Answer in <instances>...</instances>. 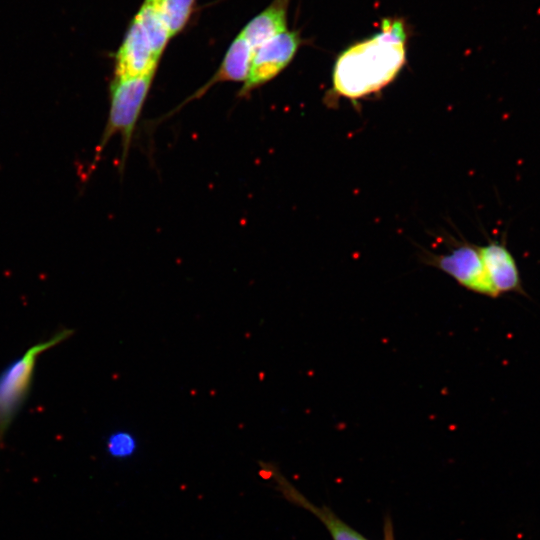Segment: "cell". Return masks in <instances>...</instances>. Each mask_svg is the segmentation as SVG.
Wrapping results in <instances>:
<instances>
[{
	"instance_id": "obj_6",
	"label": "cell",
	"mask_w": 540,
	"mask_h": 540,
	"mask_svg": "<svg viewBox=\"0 0 540 540\" xmlns=\"http://www.w3.org/2000/svg\"><path fill=\"white\" fill-rule=\"evenodd\" d=\"M159 59L142 26L133 18L115 54V78L132 79L154 74Z\"/></svg>"
},
{
	"instance_id": "obj_1",
	"label": "cell",
	"mask_w": 540,
	"mask_h": 540,
	"mask_svg": "<svg viewBox=\"0 0 540 540\" xmlns=\"http://www.w3.org/2000/svg\"><path fill=\"white\" fill-rule=\"evenodd\" d=\"M406 40L403 21L384 20L379 33L350 46L338 57L333 72L336 91L359 97L390 82L405 61Z\"/></svg>"
},
{
	"instance_id": "obj_2",
	"label": "cell",
	"mask_w": 540,
	"mask_h": 540,
	"mask_svg": "<svg viewBox=\"0 0 540 540\" xmlns=\"http://www.w3.org/2000/svg\"><path fill=\"white\" fill-rule=\"evenodd\" d=\"M72 332L71 329H63L47 341L31 346L0 373V447L8 428L30 393L38 356L66 340Z\"/></svg>"
},
{
	"instance_id": "obj_4",
	"label": "cell",
	"mask_w": 540,
	"mask_h": 540,
	"mask_svg": "<svg viewBox=\"0 0 540 540\" xmlns=\"http://www.w3.org/2000/svg\"><path fill=\"white\" fill-rule=\"evenodd\" d=\"M300 43L299 33L287 30L257 48L240 94H246L277 76L291 62Z\"/></svg>"
},
{
	"instance_id": "obj_9",
	"label": "cell",
	"mask_w": 540,
	"mask_h": 540,
	"mask_svg": "<svg viewBox=\"0 0 540 540\" xmlns=\"http://www.w3.org/2000/svg\"><path fill=\"white\" fill-rule=\"evenodd\" d=\"M290 0H273L251 19L239 33L253 51L272 38L287 31V9Z\"/></svg>"
},
{
	"instance_id": "obj_7",
	"label": "cell",
	"mask_w": 540,
	"mask_h": 540,
	"mask_svg": "<svg viewBox=\"0 0 540 540\" xmlns=\"http://www.w3.org/2000/svg\"><path fill=\"white\" fill-rule=\"evenodd\" d=\"M263 474H268L276 483L282 495L295 505L312 513L324 525L332 540H368L332 510L309 501L271 463L260 462Z\"/></svg>"
},
{
	"instance_id": "obj_5",
	"label": "cell",
	"mask_w": 540,
	"mask_h": 540,
	"mask_svg": "<svg viewBox=\"0 0 540 540\" xmlns=\"http://www.w3.org/2000/svg\"><path fill=\"white\" fill-rule=\"evenodd\" d=\"M432 264L474 293L498 297L486 273L477 246L461 245L449 254L435 256Z\"/></svg>"
},
{
	"instance_id": "obj_8",
	"label": "cell",
	"mask_w": 540,
	"mask_h": 540,
	"mask_svg": "<svg viewBox=\"0 0 540 540\" xmlns=\"http://www.w3.org/2000/svg\"><path fill=\"white\" fill-rule=\"evenodd\" d=\"M477 248L489 281L498 296L503 293L524 292L515 258L504 243L491 241Z\"/></svg>"
},
{
	"instance_id": "obj_3",
	"label": "cell",
	"mask_w": 540,
	"mask_h": 540,
	"mask_svg": "<svg viewBox=\"0 0 540 540\" xmlns=\"http://www.w3.org/2000/svg\"><path fill=\"white\" fill-rule=\"evenodd\" d=\"M153 76L154 74L132 79L114 78L111 82L109 117L95 159L99 157L106 143L116 133L122 136V157L123 159L126 157L129 142Z\"/></svg>"
},
{
	"instance_id": "obj_12",
	"label": "cell",
	"mask_w": 540,
	"mask_h": 540,
	"mask_svg": "<svg viewBox=\"0 0 540 540\" xmlns=\"http://www.w3.org/2000/svg\"><path fill=\"white\" fill-rule=\"evenodd\" d=\"M136 441L133 436L125 432L110 435L107 440V451L115 458H126L134 453Z\"/></svg>"
},
{
	"instance_id": "obj_10",
	"label": "cell",
	"mask_w": 540,
	"mask_h": 540,
	"mask_svg": "<svg viewBox=\"0 0 540 540\" xmlns=\"http://www.w3.org/2000/svg\"><path fill=\"white\" fill-rule=\"evenodd\" d=\"M254 51L249 43L238 34L230 44L219 69L210 81L196 92L194 97L201 96L213 84L226 81H246Z\"/></svg>"
},
{
	"instance_id": "obj_11",
	"label": "cell",
	"mask_w": 540,
	"mask_h": 540,
	"mask_svg": "<svg viewBox=\"0 0 540 540\" xmlns=\"http://www.w3.org/2000/svg\"><path fill=\"white\" fill-rule=\"evenodd\" d=\"M156 6L165 28L172 38L189 22L196 0H151Z\"/></svg>"
}]
</instances>
